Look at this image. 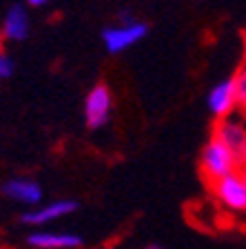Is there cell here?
Returning <instances> with one entry per match:
<instances>
[{
  "instance_id": "obj_1",
  "label": "cell",
  "mask_w": 246,
  "mask_h": 249,
  "mask_svg": "<svg viewBox=\"0 0 246 249\" xmlns=\"http://www.w3.org/2000/svg\"><path fill=\"white\" fill-rule=\"evenodd\" d=\"M200 169H202L206 180L213 185V182L220 180V178L235 174L240 167H237V160H235V156L231 154V149H229L220 138L213 136V138L206 142L204 149H202Z\"/></svg>"
},
{
  "instance_id": "obj_2",
  "label": "cell",
  "mask_w": 246,
  "mask_h": 249,
  "mask_svg": "<svg viewBox=\"0 0 246 249\" xmlns=\"http://www.w3.org/2000/svg\"><path fill=\"white\" fill-rule=\"evenodd\" d=\"M111 116V91L107 85H96L84 98V120L91 129L107 124Z\"/></svg>"
},
{
  "instance_id": "obj_3",
  "label": "cell",
  "mask_w": 246,
  "mask_h": 249,
  "mask_svg": "<svg viewBox=\"0 0 246 249\" xmlns=\"http://www.w3.org/2000/svg\"><path fill=\"white\" fill-rule=\"evenodd\" d=\"M215 138H220L231 154L235 156L237 167L246 169V127L237 120L231 118H222L220 124L215 127Z\"/></svg>"
},
{
  "instance_id": "obj_4",
  "label": "cell",
  "mask_w": 246,
  "mask_h": 249,
  "mask_svg": "<svg viewBox=\"0 0 246 249\" xmlns=\"http://www.w3.org/2000/svg\"><path fill=\"white\" fill-rule=\"evenodd\" d=\"M147 31H149V27L144 22H127V25L104 29L102 40L111 53H120L124 49H129L131 45H135L138 40H142L147 36Z\"/></svg>"
},
{
  "instance_id": "obj_5",
  "label": "cell",
  "mask_w": 246,
  "mask_h": 249,
  "mask_svg": "<svg viewBox=\"0 0 246 249\" xmlns=\"http://www.w3.org/2000/svg\"><path fill=\"white\" fill-rule=\"evenodd\" d=\"M213 192L220 198L222 205H226L229 209H235V212L246 209V182L237 171L213 182Z\"/></svg>"
},
{
  "instance_id": "obj_6",
  "label": "cell",
  "mask_w": 246,
  "mask_h": 249,
  "mask_svg": "<svg viewBox=\"0 0 246 249\" xmlns=\"http://www.w3.org/2000/svg\"><path fill=\"white\" fill-rule=\"evenodd\" d=\"M237 107V89H235V80H222L215 87L211 89L209 93V109L211 114H215L217 118H229L231 111Z\"/></svg>"
},
{
  "instance_id": "obj_7",
  "label": "cell",
  "mask_w": 246,
  "mask_h": 249,
  "mask_svg": "<svg viewBox=\"0 0 246 249\" xmlns=\"http://www.w3.org/2000/svg\"><path fill=\"white\" fill-rule=\"evenodd\" d=\"M76 209H78L76 200H56V202H51V205H45V207H40V209L22 213L20 220L25 225H47L62 216H69V213H73Z\"/></svg>"
},
{
  "instance_id": "obj_8",
  "label": "cell",
  "mask_w": 246,
  "mask_h": 249,
  "mask_svg": "<svg viewBox=\"0 0 246 249\" xmlns=\"http://www.w3.org/2000/svg\"><path fill=\"white\" fill-rule=\"evenodd\" d=\"M2 194L18 202H25V205H38L42 198V189L38 182L27 180V178H11L2 185Z\"/></svg>"
},
{
  "instance_id": "obj_9",
  "label": "cell",
  "mask_w": 246,
  "mask_h": 249,
  "mask_svg": "<svg viewBox=\"0 0 246 249\" xmlns=\"http://www.w3.org/2000/svg\"><path fill=\"white\" fill-rule=\"evenodd\" d=\"M29 245H33L36 249H76L82 245V238L76 233L38 231L29 236Z\"/></svg>"
},
{
  "instance_id": "obj_10",
  "label": "cell",
  "mask_w": 246,
  "mask_h": 249,
  "mask_svg": "<svg viewBox=\"0 0 246 249\" xmlns=\"http://www.w3.org/2000/svg\"><path fill=\"white\" fill-rule=\"evenodd\" d=\"M2 31H5V36L11 38V40H25L27 34H29V16H27L25 7L16 5L7 11Z\"/></svg>"
},
{
  "instance_id": "obj_11",
  "label": "cell",
  "mask_w": 246,
  "mask_h": 249,
  "mask_svg": "<svg viewBox=\"0 0 246 249\" xmlns=\"http://www.w3.org/2000/svg\"><path fill=\"white\" fill-rule=\"evenodd\" d=\"M233 80H235V89H237V105H246V67Z\"/></svg>"
},
{
  "instance_id": "obj_12",
  "label": "cell",
  "mask_w": 246,
  "mask_h": 249,
  "mask_svg": "<svg viewBox=\"0 0 246 249\" xmlns=\"http://www.w3.org/2000/svg\"><path fill=\"white\" fill-rule=\"evenodd\" d=\"M11 71H14V62H11V58H7L5 53H0V80L7 76H11Z\"/></svg>"
},
{
  "instance_id": "obj_13",
  "label": "cell",
  "mask_w": 246,
  "mask_h": 249,
  "mask_svg": "<svg viewBox=\"0 0 246 249\" xmlns=\"http://www.w3.org/2000/svg\"><path fill=\"white\" fill-rule=\"evenodd\" d=\"M120 18H122V25H127V22H133V18H131V11H122V14H120Z\"/></svg>"
},
{
  "instance_id": "obj_14",
  "label": "cell",
  "mask_w": 246,
  "mask_h": 249,
  "mask_svg": "<svg viewBox=\"0 0 246 249\" xmlns=\"http://www.w3.org/2000/svg\"><path fill=\"white\" fill-rule=\"evenodd\" d=\"M29 2H31V5H33V7H40V5H45L47 0H29Z\"/></svg>"
},
{
  "instance_id": "obj_15",
  "label": "cell",
  "mask_w": 246,
  "mask_h": 249,
  "mask_svg": "<svg viewBox=\"0 0 246 249\" xmlns=\"http://www.w3.org/2000/svg\"><path fill=\"white\" fill-rule=\"evenodd\" d=\"M147 249H160V247H158V245H149V247H147Z\"/></svg>"
},
{
  "instance_id": "obj_16",
  "label": "cell",
  "mask_w": 246,
  "mask_h": 249,
  "mask_svg": "<svg viewBox=\"0 0 246 249\" xmlns=\"http://www.w3.org/2000/svg\"><path fill=\"white\" fill-rule=\"evenodd\" d=\"M242 178H244V182H246V169H242Z\"/></svg>"
}]
</instances>
